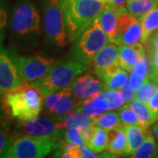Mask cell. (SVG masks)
Returning a JSON list of instances; mask_svg holds the SVG:
<instances>
[{"label": "cell", "mask_w": 158, "mask_h": 158, "mask_svg": "<svg viewBox=\"0 0 158 158\" xmlns=\"http://www.w3.org/2000/svg\"><path fill=\"white\" fill-rule=\"evenodd\" d=\"M9 22L8 6L6 0H0V42H3L5 33Z\"/></svg>", "instance_id": "33"}, {"label": "cell", "mask_w": 158, "mask_h": 158, "mask_svg": "<svg viewBox=\"0 0 158 158\" xmlns=\"http://www.w3.org/2000/svg\"><path fill=\"white\" fill-rule=\"evenodd\" d=\"M69 86L75 98L79 102L90 99L106 88L104 83L89 74L75 78Z\"/></svg>", "instance_id": "13"}, {"label": "cell", "mask_w": 158, "mask_h": 158, "mask_svg": "<svg viewBox=\"0 0 158 158\" xmlns=\"http://www.w3.org/2000/svg\"><path fill=\"white\" fill-rule=\"evenodd\" d=\"M108 41L107 35L102 28L98 16L74 40L69 58L88 66L93 61L97 53L106 45Z\"/></svg>", "instance_id": "5"}, {"label": "cell", "mask_w": 158, "mask_h": 158, "mask_svg": "<svg viewBox=\"0 0 158 158\" xmlns=\"http://www.w3.org/2000/svg\"><path fill=\"white\" fill-rule=\"evenodd\" d=\"M158 89V83L152 79H148L141 88L136 90L135 99L147 104Z\"/></svg>", "instance_id": "30"}, {"label": "cell", "mask_w": 158, "mask_h": 158, "mask_svg": "<svg viewBox=\"0 0 158 158\" xmlns=\"http://www.w3.org/2000/svg\"><path fill=\"white\" fill-rule=\"evenodd\" d=\"M128 156L134 158L158 157V145L155 136L151 134L145 139L141 145Z\"/></svg>", "instance_id": "27"}, {"label": "cell", "mask_w": 158, "mask_h": 158, "mask_svg": "<svg viewBox=\"0 0 158 158\" xmlns=\"http://www.w3.org/2000/svg\"><path fill=\"white\" fill-rule=\"evenodd\" d=\"M118 10L119 8L118 7H115L108 4L98 15L100 25L107 35L109 42H113L116 44L118 42L117 20H118Z\"/></svg>", "instance_id": "17"}, {"label": "cell", "mask_w": 158, "mask_h": 158, "mask_svg": "<svg viewBox=\"0 0 158 158\" xmlns=\"http://www.w3.org/2000/svg\"><path fill=\"white\" fill-rule=\"evenodd\" d=\"M69 40L73 42L107 6L98 0H60Z\"/></svg>", "instance_id": "3"}, {"label": "cell", "mask_w": 158, "mask_h": 158, "mask_svg": "<svg viewBox=\"0 0 158 158\" xmlns=\"http://www.w3.org/2000/svg\"><path fill=\"white\" fill-rule=\"evenodd\" d=\"M148 106L152 111V113L156 116L157 118L158 114V89L156 91V93L151 97V98L148 101Z\"/></svg>", "instance_id": "39"}, {"label": "cell", "mask_w": 158, "mask_h": 158, "mask_svg": "<svg viewBox=\"0 0 158 158\" xmlns=\"http://www.w3.org/2000/svg\"><path fill=\"white\" fill-rule=\"evenodd\" d=\"M145 54L141 43L135 45H120L118 47V64L124 70L130 72Z\"/></svg>", "instance_id": "16"}, {"label": "cell", "mask_w": 158, "mask_h": 158, "mask_svg": "<svg viewBox=\"0 0 158 158\" xmlns=\"http://www.w3.org/2000/svg\"><path fill=\"white\" fill-rule=\"evenodd\" d=\"M127 148V137L123 127L108 132L106 149L113 157L123 156Z\"/></svg>", "instance_id": "20"}, {"label": "cell", "mask_w": 158, "mask_h": 158, "mask_svg": "<svg viewBox=\"0 0 158 158\" xmlns=\"http://www.w3.org/2000/svg\"><path fill=\"white\" fill-rule=\"evenodd\" d=\"M108 143V133L106 130L103 129L99 127H97L96 131L90 142L86 145L90 148L93 152L100 153L104 151Z\"/></svg>", "instance_id": "29"}, {"label": "cell", "mask_w": 158, "mask_h": 158, "mask_svg": "<svg viewBox=\"0 0 158 158\" xmlns=\"http://www.w3.org/2000/svg\"><path fill=\"white\" fill-rule=\"evenodd\" d=\"M77 104L69 85L44 97L45 111L56 119H60L72 113Z\"/></svg>", "instance_id": "11"}, {"label": "cell", "mask_w": 158, "mask_h": 158, "mask_svg": "<svg viewBox=\"0 0 158 158\" xmlns=\"http://www.w3.org/2000/svg\"><path fill=\"white\" fill-rule=\"evenodd\" d=\"M150 74V60L149 57L144 54L139 62L130 71L128 83L135 90H138L142 85L149 79Z\"/></svg>", "instance_id": "18"}, {"label": "cell", "mask_w": 158, "mask_h": 158, "mask_svg": "<svg viewBox=\"0 0 158 158\" xmlns=\"http://www.w3.org/2000/svg\"><path fill=\"white\" fill-rule=\"evenodd\" d=\"M98 1H101L103 3H107V0H98Z\"/></svg>", "instance_id": "42"}, {"label": "cell", "mask_w": 158, "mask_h": 158, "mask_svg": "<svg viewBox=\"0 0 158 158\" xmlns=\"http://www.w3.org/2000/svg\"><path fill=\"white\" fill-rule=\"evenodd\" d=\"M158 6V0H127L126 8L132 15L141 19Z\"/></svg>", "instance_id": "25"}, {"label": "cell", "mask_w": 158, "mask_h": 158, "mask_svg": "<svg viewBox=\"0 0 158 158\" xmlns=\"http://www.w3.org/2000/svg\"><path fill=\"white\" fill-rule=\"evenodd\" d=\"M152 131H153V135H154V136H155V138H156V142H157V145H158V122L153 126Z\"/></svg>", "instance_id": "41"}, {"label": "cell", "mask_w": 158, "mask_h": 158, "mask_svg": "<svg viewBox=\"0 0 158 158\" xmlns=\"http://www.w3.org/2000/svg\"><path fill=\"white\" fill-rule=\"evenodd\" d=\"M40 7L47 40L58 48L65 47L69 40L60 0H40Z\"/></svg>", "instance_id": "7"}, {"label": "cell", "mask_w": 158, "mask_h": 158, "mask_svg": "<svg viewBox=\"0 0 158 158\" xmlns=\"http://www.w3.org/2000/svg\"><path fill=\"white\" fill-rule=\"evenodd\" d=\"M149 60H150L149 79H152L158 83V52L149 53Z\"/></svg>", "instance_id": "35"}, {"label": "cell", "mask_w": 158, "mask_h": 158, "mask_svg": "<svg viewBox=\"0 0 158 158\" xmlns=\"http://www.w3.org/2000/svg\"><path fill=\"white\" fill-rule=\"evenodd\" d=\"M11 119V117L0 107V156L16 133L14 127L12 129Z\"/></svg>", "instance_id": "24"}, {"label": "cell", "mask_w": 158, "mask_h": 158, "mask_svg": "<svg viewBox=\"0 0 158 158\" xmlns=\"http://www.w3.org/2000/svg\"><path fill=\"white\" fill-rule=\"evenodd\" d=\"M116 66H119L118 44L110 42L98 51L94 57V72L98 77H100L107 70Z\"/></svg>", "instance_id": "14"}, {"label": "cell", "mask_w": 158, "mask_h": 158, "mask_svg": "<svg viewBox=\"0 0 158 158\" xmlns=\"http://www.w3.org/2000/svg\"><path fill=\"white\" fill-rule=\"evenodd\" d=\"M65 141L72 142L75 144H77L79 146H85V142L82 135L81 130L77 127H69L65 131L64 134Z\"/></svg>", "instance_id": "34"}, {"label": "cell", "mask_w": 158, "mask_h": 158, "mask_svg": "<svg viewBox=\"0 0 158 158\" xmlns=\"http://www.w3.org/2000/svg\"><path fill=\"white\" fill-rule=\"evenodd\" d=\"M93 123L95 126L106 130L107 132L123 127L118 112L102 113L99 117L93 119Z\"/></svg>", "instance_id": "28"}, {"label": "cell", "mask_w": 158, "mask_h": 158, "mask_svg": "<svg viewBox=\"0 0 158 158\" xmlns=\"http://www.w3.org/2000/svg\"><path fill=\"white\" fill-rule=\"evenodd\" d=\"M59 120H61V122L65 128L77 127L80 130H82L88 127L89 126L94 125L93 118L87 116L85 113L77 112V111L70 113L65 117L60 118Z\"/></svg>", "instance_id": "26"}, {"label": "cell", "mask_w": 158, "mask_h": 158, "mask_svg": "<svg viewBox=\"0 0 158 158\" xmlns=\"http://www.w3.org/2000/svg\"><path fill=\"white\" fill-rule=\"evenodd\" d=\"M99 78L103 81L108 90H118L127 83H128L129 77L127 75V71L119 66H116L103 74Z\"/></svg>", "instance_id": "21"}, {"label": "cell", "mask_w": 158, "mask_h": 158, "mask_svg": "<svg viewBox=\"0 0 158 158\" xmlns=\"http://www.w3.org/2000/svg\"><path fill=\"white\" fill-rule=\"evenodd\" d=\"M139 19L142 27L141 44H145L148 38L158 31V6Z\"/></svg>", "instance_id": "22"}, {"label": "cell", "mask_w": 158, "mask_h": 158, "mask_svg": "<svg viewBox=\"0 0 158 158\" xmlns=\"http://www.w3.org/2000/svg\"><path fill=\"white\" fill-rule=\"evenodd\" d=\"M118 45H135L141 43L142 27L139 19L132 15L126 6L118 10L117 20Z\"/></svg>", "instance_id": "10"}, {"label": "cell", "mask_w": 158, "mask_h": 158, "mask_svg": "<svg viewBox=\"0 0 158 158\" xmlns=\"http://www.w3.org/2000/svg\"><path fill=\"white\" fill-rule=\"evenodd\" d=\"M146 43L148 44V50L149 53L151 52H158V31L153 34Z\"/></svg>", "instance_id": "38"}, {"label": "cell", "mask_w": 158, "mask_h": 158, "mask_svg": "<svg viewBox=\"0 0 158 158\" xmlns=\"http://www.w3.org/2000/svg\"><path fill=\"white\" fill-rule=\"evenodd\" d=\"M118 113L123 127L130 126V125H140L137 114L130 107L129 105L125 104L123 106H121L118 109Z\"/></svg>", "instance_id": "31"}, {"label": "cell", "mask_w": 158, "mask_h": 158, "mask_svg": "<svg viewBox=\"0 0 158 158\" xmlns=\"http://www.w3.org/2000/svg\"><path fill=\"white\" fill-rule=\"evenodd\" d=\"M127 1V0H107V3L111 6L118 7V8H121V7L126 6Z\"/></svg>", "instance_id": "40"}, {"label": "cell", "mask_w": 158, "mask_h": 158, "mask_svg": "<svg viewBox=\"0 0 158 158\" xmlns=\"http://www.w3.org/2000/svg\"><path fill=\"white\" fill-rule=\"evenodd\" d=\"M96 127L97 126L91 125V126H89L88 127H86L85 129L81 130V133H82L84 141L85 142V145H87L91 140V138L93 137L94 134H95V131H96Z\"/></svg>", "instance_id": "37"}, {"label": "cell", "mask_w": 158, "mask_h": 158, "mask_svg": "<svg viewBox=\"0 0 158 158\" xmlns=\"http://www.w3.org/2000/svg\"><path fill=\"white\" fill-rule=\"evenodd\" d=\"M75 111L77 112H80L82 113H85L87 116H89L91 118H96L98 117H99L102 113H104L105 112H103L102 110L97 108L91 102V98L90 99H86L84 101L79 102L77 106V107L75 109Z\"/></svg>", "instance_id": "32"}, {"label": "cell", "mask_w": 158, "mask_h": 158, "mask_svg": "<svg viewBox=\"0 0 158 158\" xmlns=\"http://www.w3.org/2000/svg\"><path fill=\"white\" fill-rule=\"evenodd\" d=\"M65 129L61 120L39 116L26 121H17L14 125L18 135L48 137L57 141H62Z\"/></svg>", "instance_id": "8"}, {"label": "cell", "mask_w": 158, "mask_h": 158, "mask_svg": "<svg viewBox=\"0 0 158 158\" xmlns=\"http://www.w3.org/2000/svg\"><path fill=\"white\" fill-rule=\"evenodd\" d=\"M128 105L137 114L140 126L148 127L149 126L154 124L156 121H157L156 116L152 113V111L148 106L147 104L142 103L137 99H134Z\"/></svg>", "instance_id": "23"}, {"label": "cell", "mask_w": 158, "mask_h": 158, "mask_svg": "<svg viewBox=\"0 0 158 158\" xmlns=\"http://www.w3.org/2000/svg\"><path fill=\"white\" fill-rule=\"evenodd\" d=\"M157 120H158V114H157Z\"/></svg>", "instance_id": "43"}, {"label": "cell", "mask_w": 158, "mask_h": 158, "mask_svg": "<svg viewBox=\"0 0 158 158\" xmlns=\"http://www.w3.org/2000/svg\"><path fill=\"white\" fill-rule=\"evenodd\" d=\"M120 92L122 93V95L124 97L125 103L126 104H130L134 99H135L136 90H135L132 86L129 85V83H127L126 85L120 89Z\"/></svg>", "instance_id": "36"}, {"label": "cell", "mask_w": 158, "mask_h": 158, "mask_svg": "<svg viewBox=\"0 0 158 158\" xmlns=\"http://www.w3.org/2000/svg\"><path fill=\"white\" fill-rule=\"evenodd\" d=\"M24 83L18 71L13 54L0 42V98Z\"/></svg>", "instance_id": "12"}, {"label": "cell", "mask_w": 158, "mask_h": 158, "mask_svg": "<svg viewBox=\"0 0 158 158\" xmlns=\"http://www.w3.org/2000/svg\"><path fill=\"white\" fill-rule=\"evenodd\" d=\"M11 43L19 48L35 46L40 34V16L34 2L18 0L9 19Z\"/></svg>", "instance_id": "1"}, {"label": "cell", "mask_w": 158, "mask_h": 158, "mask_svg": "<svg viewBox=\"0 0 158 158\" xmlns=\"http://www.w3.org/2000/svg\"><path fill=\"white\" fill-rule=\"evenodd\" d=\"M13 58L21 78L27 83L42 78L56 64L54 59L40 55L16 56L13 54Z\"/></svg>", "instance_id": "9"}, {"label": "cell", "mask_w": 158, "mask_h": 158, "mask_svg": "<svg viewBox=\"0 0 158 158\" xmlns=\"http://www.w3.org/2000/svg\"><path fill=\"white\" fill-rule=\"evenodd\" d=\"M43 97L39 89L25 82L1 98L0 107L11 118L26 121L39 116L43 107Z\"/></svg>", "instance_id": "2"}, {"label": "cell", "mask_w": 158, "mask_h": 158, "mask_svg": "<svg viewBox=\"0 0 158 158\" xmlns=\"http://www.w3.org/2000/svg\"><path fill=\"white\" fill-rule=\"evenodd\" d=\"M62 141L48 137L15 135L7 144L0 157L42 158L61 146Z\"/></svg>", "instance_id": "4"}, {"label": "cell", "mask_w": 158, "mask_h": 158, "mask_svg": "<svg viewBox=\"0 0 158 158\" xmlns=\"http://www.w3.org/2000/svg\"><path fill=\"white\" fill-rule=\"evenodd\" d=\"M92 104L103 112L119 109L125 104L124 97L118 90H102L91 98Z\"/></svg>", "instance_id": "15"}, {"label": "cell", "mask_w": 158, "mask_h": 158, "mask_svg": "<svg viewBox=\"0 0 158 158\" xmlns=\"http://www.w3.org/2000/svg\"><path fill=\"white\" fill-rule=\"evenodd\" d=\"M87 67L85 64L69 58L66 61L56 64L42 78L30 84L39 89L45 97L70 85L74 79L83 73Z\"/></svg>", "instance_id": "6"}, {"label": "cell", "mask_w": 158, "mask_h": 158, "mask_svg": "<svg viewBox=\"0 0 158 158\" xmlns=\"http://www.w3.org/2000/svg\"><path fill=\"white\" fill-rule=\"evenodd\" d=\"M123 128L127 137V148L125 156H129L131 153L137 149L148 136L151 134L148 127H145L140 125L124 126Z\"/></svg>", "instance_id": "19"}]
</instances>
